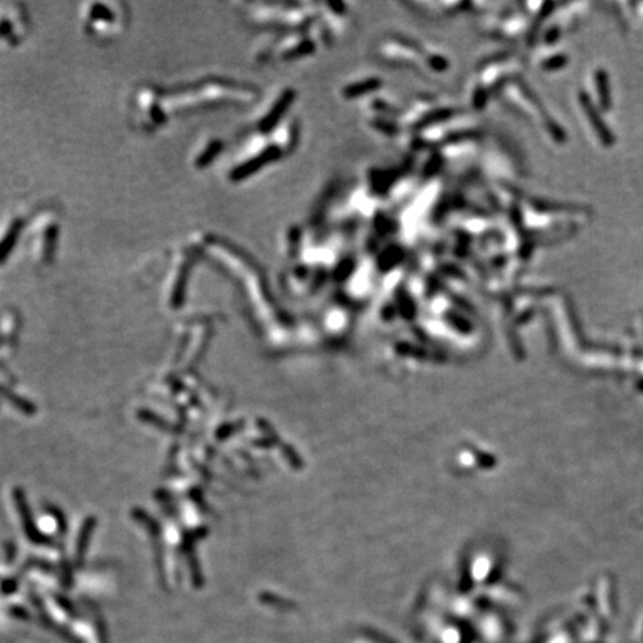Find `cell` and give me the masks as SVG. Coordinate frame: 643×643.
<instances>
[{"label":"cell","mask_w":643,"mask_h":643,"mask_svg":"<svg viewBox=\"0 0 643 643\" xmlns=\"http://www.w3.org/2000/svg\"><path fill=\"white\" fill-rule=\"evenodd\" d=\"M426 47L408 36L402 34H387L380 39L375 45L374 54L380 63L387 66L422 70L429 69L432 50L426 51Z\"/></svg>","instance_id":"6da1fadb"},{"label":"cell","mask_w":643,"mask_h":643,"mask_svg":"<svg viewBox=\"0 0 643 643\" xmlns=\"http://www.w3.org/2000/svg\"><path fill=\"white\" fill-rule=\"evenodd\" d=\"M506 60L490 58L478 66L469 91V102L475 111H483L490 98V93L497 88V83L503 79Z\"/></svg>","instance_id":"7a4b0ae2"},{"label":"cell","mask_w":643,"mask_h":643,"mask_svg":"<svg viewBox=\"0 0 643 643\" xmlns=\"http://www.w3.org/2000/svg\"><path fill=\"white\" fill-rule=\"evenodd\" d=\"M383 85V79L377 76H368L364 79L353 80L341 88V97L344 100H356L360 97H367L368 94L375 93L377 89Z\"/></svg>","instance_id":"3957f363"}]
</instances>
